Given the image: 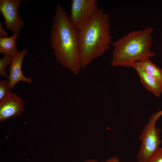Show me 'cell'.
I'll list each match as a JSON object with an SVG mask.
<instances>
[{
  "instance_id": "cell-1",
  "label": "cell",
  "mask_w": 162,
  "mask_h": 162,
  "mask_svg": "<svg viewBox=\"0 0 162 162\" xmlns=\"http://www.w3.org/2000/svg\"><path fill=\"white\" fill-rule=\"evenodd\" d=\"M50 40L56 62L77 75L82 69L77 30L59 4L52 18Z\"/></svg>"
},
{
  "instance_id": "cell-5",
  "label": "cell",
  "mask_w": 162,
  "mask_h": 162,
  "mask_svg": "<svg viewBox=\"0 0 162 162\" xmlns=\"http://www.w3.org/2000/svg\"><path fill=\"white\" fill-rule=\"evenodd\" d=\"M99 9L97 0H72L69 18L76 28L93 17Z\"/></svg>"
},
{
  "instance_id": "cell-11",
  "label": "cell",
  "mask_w": 162,
  "mask_h": 162,
  "mask_svg": "<svg viewBox=\"0 0 162 162\" xmlns=\"http://www.w3.org/2000/svg\"><path fill=\"white\" fill-rule=\"evenodd\" d=\"M145 71L162 83V70L154 64L150 58L140 61Z\"/></svg>"
},
{
  "instance_id": "cell-13",
  "label": "cell",
  "mask_w": 162,
  "mask_h": 162,
  "mask_svg": "<svg viewBox=\"0 0 162 162\" xmlns=\"http://www.w3.org/2000/svg\"><path fill=\"white\" fill-rule=\"evenodd\" d=\"M9 80L7 79L0 81V100L11 92Z\"/></svg>"
},
{
  "instance_id": "cell-3",
  "label": "cell",
  "mask_w": 162,
  "mask_h": 162,
  "mask_svg": "<svg viewBox=\"0 0 162 162\" xmlns=\"http://www.w3.org/2000/svg\"><path fill=\"white\" fill-rule=\"evenodd\" d=\"M152 27L133 31L112 43L113 47L110 64L113 67H130L134 62L154 56L151 51Z\"/></svg>"
},
{
  "instance_id": "cell-10",
  "label": "cell",
  "mask_w": 162,
  "mask_h": 162,
  "mask_svg": "<svg viewBox=\"0 0 162 162\" xmlns=\"http://www.w3.org/2000/svg\"><path fill=\"white\" fill-rule=\"evenodd\" d=\"M20 33H14L10 37L0 38V53L13 56L18 51L16 45V40Z\"/></svg>"
},
{
  "instance_id": "cell-16",
  "label": "cell",
  "mask_w": 162,
  "mask_h": 162,
  "mask_svg": "<svg viewBox=\"0 0 162 162\" xmlns=\"http://www.w3.org/2000/svg\"><path fill=\"white\" fill-rule=\"evenodd\" d=\"M105 162H120V161L118 158L115 156L109 158Z\"/></svg>"
},
{
  "instance_id": "cell-4",
  "label": "cell",
  "mask_w": 162,
  "mask_h": 162,
  "mask_svg": "<svg viewBox=\"0 0 162 162\" xmlns=\"http://www.w3.org/2000/svg\"><path fill=\"white\" fill-rule=\"evenodd\" d=\"M158 118L156 113H153L141 131L139 136L141 145L137 154L138 162H146L160 147V129L155 126Z\"/></svg>"
},
{
  "instance_id": "cell-9",
  "label": "cell",
  "mask_w": 162,
  "mask_h": 162,
  "mask_svg": "<svg viewBox=\"0 0 162 162\" xmlns=\"http://www.w3.org/2000/svg\"><path fill=\"white\" fill-rule=\"evenodd\" d=\"M130 67L136 70L144 87L156 97H159L162 92V83L147 73L140 61L134 62Z\"/></svg>"
},
{
  "instance_id": "cell-12",
  "label": "cell",
  "mask_w": 162,
  "mask_h": 162,
  "mask_svg": "<svg viewBox=\"0 0 162 162\" xmlns=\"http://www.w3.org/2000/svg\"><path fill=\"white\" fill-rule=\"evenodd\" d=\"M12 58V56L9 55H5L0 59V75L7 79L8 78V75L5 70L6 68L8 65L10 64Z\"/></svg>"
},
{
  "instance_id": "cell-17",
  "label": "cell",
  "mask_w": 162,
  "mask_h": 162,
  "mask_svg": "<svg viewBox=\"0 0 162 162\" xmlns=\"http://www.w3.org/2000/svg\"><path fill=\"white\" fill-rule=\"evenodd\" d=\"M82 162H98L94 159H89Z\"/></svg>"
},
{
  "instance_id": "cell-6",
  "label": "cell",
  "mask_w": 162,
  "mask_h": 162,
  "mask_svg": "<svg viewBox=\"0 0 162 162\" xmlns=\"http://www.w3.org/2000/svg\"><path fill=\"white\" fill-rule=\"evenodd\" d=\"M20 0H0V11L5 20L6 28L14 33H20L24 22L18 12Z\"/></svg>"
},
{
  "instance_id": "cell-14",
  "label": "cell",
  "mask_w": 162,
  "mask_h": 162,
  "mask_svg": "<svg viewBox=\"0 0 162 162\" xmlns=\"http://www.w3.org/2000/svg\"><path fill=\"white\" fill-rule=\"evenodd\" d=\"M146 162H162V147H159Z\"/></svg>"
},
{
  "instance_id": "cell-15",
  "label": "cell",
  "mask_w": 162,
  "mask_h": 162,
  "mask_svg": "<svg viewBox=\"0 0 162 162\" xmlns=\"http://www.w3.org/2000/svg\"><path fill=\"white\" fill-rule=\"evenodd\" d=\"M7 32L4 29L2 26V21H0V38H4L8 37Z\"/></svg>"
},
{
  "instance_id": "cell-7",
  "label": "cell",
  "mask_w": 162,
  "mask_h": 162,
  "mask_svg": "<svg viewBox=\"0 0 162 162\" xmlns=\"http://www.w3.org/2000/svg\"><path fill=\"white\" fill-rule=\"evenodd\" d=\"M24 111L22 98L16 93L11 92L0 100V122L20 116Z\"/></svg>"
},
{
  "instance_id": "cell-8",
  "label": "cell",
  "mask_w": 162,
  "mask_h": 162,
  "mask_svg": "<svg viewBox=\"0 0 162 162\" xmlns=\"http://www.w3.org/2000/svg\"><path fill=\"white\" fill-rule=\"evenodd\" d=\"M28 51V49L26 48L18 51L12 56V61L9 69V74L8 78L11 89H14L15 85L19 82L29 84L32 82V78L26 76L22 70L23 61Z\"/></svg>"
},
{
  "instance_id": "cell-2",
  "label": "cell",
  "mask_w": 162,
  "mask_h": 162,
  "mask_svg": "<svg viewBox=\"0 0 162 162\" xmlns=\"http://www.w3.org/2000/svg\"><path fill=\"white\" fill-rule=\"evenodd\" d=\"M109 14L102 9L76 28L82 68L103 55L112 44Z\"/></svg>"
},
{
  "instance_id": "cell-18",
  "label": "cell",
  "mask_w": 162,
  "mask_h": 162,
  "mask_svg": "<svg viewBox=\"0 0 162 162\" xmlns=\"http://www.w3.org/2000/svg\"><path fill=\"white\" fill-rule=\"evenodd\" d=\"M156 114L158 118L160 117L162 115V110L157 112Z\"/></svg>"
}]
</instances>
